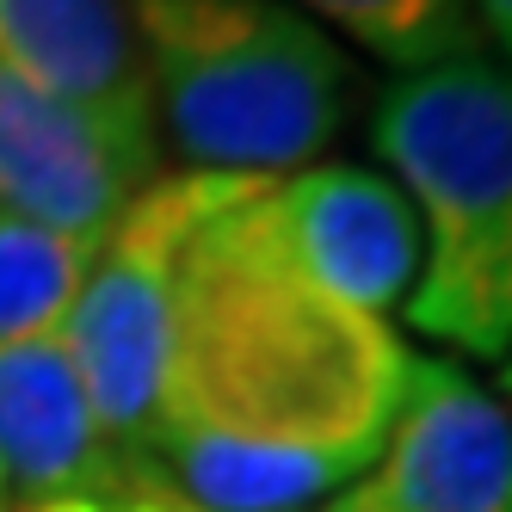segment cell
Wrapping results in <instances>:
<instances>
[{
  "instance_id": "1",
  "label": "cell",
  "mask_w": 512,
  "mask_h": 512,
  "mask_svg": "<svg viewBox=\"0 0 512 512\" xmlns=\"http://www.w3.org/2000/svg\"><path fill=\"white\" fill-rule=\"evenodd\" d=\"M408 346L290 272L247 198L173 272L149 482L198 512H303L371 469L408 383Z\"/></svg>"
},
{
  "instance_id": "2",
  "label": "cell",
  "mask_w": 512,
  "mask_h": 512,
  "mask_svg": "<svg viewBox=\"0 0 512 512\" xmlns=\"http://www.w3.org/2000/svg\"><path fill=\"white\" fill-rule=\"evenodd\" d=\"M377 155L420 223L408 290L414 334L469 352H512V68L451 56L377 99Z\"/></svg>"
},
{
  "instance_id": "3",
  "label": "cell",
  "mask_w": 512,
  "mask_h": 512,
  "mask_svg": "<svg viewBox=\"0 0 512 512\" xmlns=\"http://www.w3.org/2000/svg\"><path fill=\"white\" fill-rule=\"evenodd\" d=\"M149 112L198 173L284 179L346 124V56L290 0H124Z\"/></svg>"
},
{
  "instance_id": "4",
  "label": "cell",
  "mask_w": 512,
  "mask_h": 512,
  "mask_svg": "<svg viewBox=\"0 0 512 512\" xmlns=\"http://www.w3.org/2000/svg\"><path fill=\"white\" fill-rule=\"evenodd\" d=\"M266 179L253 173H155L142 186L105 241L93 247V266L81 278V297L68 309V358L87 383V401L112 438V451L149 482V432H155V395H161V352H167V309H173V272L204 223L253 198Z\"/></svg>"
},
{
  "instance_id": "5",
  "label": "cell",
  "mask_w": 512,
  "mask_h": 512,
  "mask_svg": "<svg viewBox=\"0 0 512 512\" xmlns=\"http://www.w3.org/2000/svg\"><path fill=\"white\" fill-rule=\"evenodd\" d=\"M155 118H112L0 68V210L75 241H105L161 173Z\"/></svg>"
},
{
  "instance_id": "6",
  "label": "cell",
  "mask_w": 512,
  "mask_h": 512,
  "mask_svg": "<svg viewBox=\"0 0 512 512\" xmlns=\"http://www.w3.org/2000/svg\"><path fill=\"white\" fill-rule=\"evenodd\" d=\"M327 512H512V414L451 358H408L383 451Z\"/></svg>"
},
{
  "instance_id": "7",
  "label": "cell",
  "mask_w": 512,
  "mask_h": 512,
  "mask_svg": "<svg viewBox=\"0 0 512 512\" xmlns=\"http://www.w3.org/2000/svg\"><path fill=\"white\" fill-rule=\"evenodd\" d=\"M247 223L290 272H303L334 303L383 315L414 290L420 223L389 173L309 161L266 179L247 198Z\"/></svg>"
},
{
  "instance_id": "8",
  "label": "cell",
  "mask_w": 512,
  "mask_h": 512,
  "mask_svg": "<svg viewBox=\"0 0 512 512\" xmlns=\"http://www.w3.org/2000/svg\"><path fill=\"white\" fill-rule=\"evenodd\" d=\"M149 494L112 451L62 334L0 346V500L7 512Z\"/></svg>"
},
{
  "instance_id": "9",
  "label": "cell",
  "mask_w": 512,
  "mask_h": 512,
  "mask_svg": "<svg viewBox=\"0 0 512 512\" xmlns=\"http://www.w3.org/2000/svg\"><path fill=\"white\" fill-rule=\"evenodd\" d=\"M0 68L112 118H155L124 0H0Z\"/></svg>"
},
{
  "instance_id": "10",
  "label": "cell",
  "mask_w": 512,
  "mask_h": 512,
  "mask_svg": "<svg viewBox=\"0 0 512 512\" xmlns=\"http://www.w3.org/2000/svg\"><path fill=\"white\" fill-rule=\"evenodd\" d=\"M93 266V241L0 210V346L62 334Z\"/></svg>"
},
{
  "instance_id": "11",
  "label": "cell",
  "mask_w": 512,
  "mask_h": 512,
  "mask_svg": "<svg viewBox=\"0 0 512 512\" xmlns=\"http://www.w3.org/2000/svg\"><path fill=\"white\" fill-rule=\"evenodd\" d=\"M290 7H309V19L346 31L358 50H371L377 62L414 75V68L451 62V56H475L482 50V31L469 19V0H290Z\"/></svg>"
},
{
  "instance_id": "12",
  "label": "cell",
  "mask_w": 512,
  "mask_h": 512,
  "mask_svg": "<svg viewBox=\"0 0 512 512\" xmlns=\"http://www.w3.org/2000/svg\"><path fill=\"white\" fill-rule=\"evenodd\" d=\"M469 19H475V31H488V38L512 56V0H469Z\"/></svg>"
},
{
  "instance_id": "13",
  "label": "cell",
  "mask_w": 512,
  "mask_h": 512,
  "mask_svg": "<svg viewBox=\"0 0 512 512\" xmlns=\"http://www.w3.org/2000/svg\"><path fill=\"white\" fill-rule=\"evenodd\" d=\"M500 395L512 401V352H506V371H500Z\"/></svg>"
},
{
  "instance_id": "14",
  "label": "cell",
  "mask_w": 512,
  "mask_h": 512,
  "mask_svg": "<svg viewBox=\"0 0 512 512\" xmlns=\"http://www.w3.org/2000/svg\"><path fill=\"white\" fill-rule=\"evenodd\" d=\"M173 512H198V506H186V500H173Z\"/></svg>"
},
{
  "instance_id": "15",
  "label": "cell",
  "mask_w": 512,
  "mask_h": 512,
  "mask_svg": "<svg viewBox=\"0 0 512 512\" xmlns=\"http://www.w3.org/2000/svg\"><path fill=\"white\" fill-rule=\"evenodd\" d=\"M0 512H7V500H0Z\"/></svg>"
}]
</instances>
